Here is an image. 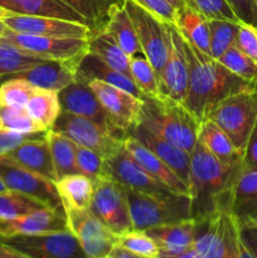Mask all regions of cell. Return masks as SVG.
Masks as SVG:
<instances>
[{"label": "cell", "mask_w": 257, "mask_h": 258, "mask_svg": "<svg viewBox=\"0 0 257 258\" xmlns=\"http://www.w3.org/2000/svg\"><path fill=\"white\" fill-rule=\"evenodd\" d=\"M183 48L189 68L188 95L184 106L199 122L207 120L211 111L224 98L257 86V82H249L232 73L185 37H183Z\"/></svg>", "instance_id": "cell-1"}, {"label": "cell", "mask_w": 257, "mask_h": 258, "mask_svg": "<svg viewBox=\"0 0 257 258\" xmlns=\"http://www.w3.org/2000/svg\"><path fill=\"white\" fill-rule=\"evenodd\" d=\"M243 163L226 164L197 143L190 153L189 197L191 219L207 218L219 212H229L234 183Z\"/></svg>", "instance_id": "cell-2"}, {"label": "cell", "mask_w": 257, "mask_h": 258, "mask_svg": "<svg viewBox=\"0 0 257 258\" xmlns=\"http://www.w3.org/2000/svg\"><path fill=\"white\" fill-rule=\"evenodd\" d=\"M140 125L191 153L198 143L199 122L183 105L166 97L144 100Z\"/></svg>", "instance_id": "cell-3"}, {"label": "cell", "mask_w": 257, "mask_h": 258, "mask_svg": "<svg viewBox=\"0 0 257 258\" xmlns=\"http://www.w3.org/2000/svg\"><path fill=\"white\" fill-rule=\"evenodd\" d=\"M125 190L134 231H146L161 224L191 218L189 196L173 191L153 194L127 188Z\"/></svg>", "instance_id": "cell-4"}, {"label": "cell", "mask_w": 257, "mask_h": 258, "mask_svg": "<svg viewBox=\"0 0 257 258\" xmlns=\"http://www.w3.org/2000/svg\"><path fill=\"white\" fill-rule=\"evenodd\" d=\"M228 135L234 148L243 156L257 120V86L224 98L208 115Z\"/></svg>", "instance_id": "cell-5"}, {"label": "cell", "mask_w": 257, "mask_h": 258, "mask_svg": "<svg viewBox=\"0 0 257 258\" xmlns=\"http://www.w3.org/2000/svg\"><path fill=\"white\" fill-rule=\"evenodd\" d=\"M238 226L231 212L196 221L193 247L204 258H237Z\"/></svg>", "instance_id": "cell-6"}, {"label": "cell", "mask_w": 257, "mask_h": 258, "mask_svg": "<svg viewBox=\"0 0 257 258\" xmlns=\"http://www.w3.org/2000/svg\"><path fill=\"white\" fill-rule=\"evenodd\" d=\"M3 39L15 45L23 52L43 60L67 63L77 67L81 58L88 52V39L80 38H55L43 35L23 34L8 30Z\"/></svg>", "instance_id": "cell-7"}, {"label": "cell", "mask_w": 257, "mask_h": 258, "mask_svg": "<svg viewBox=\"0 0 257 258\" xmlns=\"http://www.w3.org/2000/svg\"><path fill=\"white\" fill-rule=\"evenodd\" d=\"M91 212L117 237L134 231L126 190L111 176L95 181Z\"/></svg>", "instance_id": "cell-8"}, {"label": "cell", "mask_w": 257, "mask_h": 258, "mask_svg": "<svg viewBox=\"0 0 257 258\" xmlns=\"http://www.w3.org/2000/svg\"><path fill=\"white\" fill-rule=\"evenodd\" d=\"M140 43L143 54L153 66L156 76H160L169 54V34L166 23H163L151 13L146 12L133 2L123 3Z\"/></svg>", "instance_id": "cell-9"}, {"label": "cell", "mask_w": 257, "mask_h": 258, "mask_svg": "<svg viewBox=\"0 0 257 258\" xmlns=\"http://www.w3.org/2000/svg\"><path fill=\"white\" fill-rule=\"evenodd\" d=\"M0 242L32 258H88L70 229L8 237L0 238Z\"/></svg>", "instance_id": "cell-10"}, {"label": "cell", "mask_w": 257, "mask_h": 258, "mask_svg": "<svg viewBox=\"0 0 257 258\" xmlns=\"http://www.w3.org/2000/svg\"><path fill=\"white\" fill-rule=\"evenodd\" d=\"M68 229L78 239L88 258H105L117 244L118 237L113 234L90 208H65Z\"/></svg>", "instance_id": "cell-11"}, {"label": "cell", "mask_w": 257, "mask_h": 258, "mask_svg": "<svg viewBox=\"0 0 257 258\" xmlns=\"http://www.w3.org/2000/svg\"><path fill=\"white\" fill-rule=\"evenodd\" d=\"M53 130L62 133L77 145L96 151L105 160L116 155L123 148L125 141L107 134L88 118L73 115L67 111L60 112Z\"/></svg>", "instance_id": "cell-12"}, {"label": "cell", "mask_w": 257, "mask_h": 258, "mask_svg": "<svg viewBox=\"0 0 257 258\" xmlns=\"http://www.w3.org/2000/svg\"><path fill=\"white\" fill-rule=\"evenodd\" d=\"M0 178L9 190L32 197L49 208H63L54 181L24 168L8 155H0Z\"/></svg>", "instance_id": "cell-13"}, {"label": "cell", "mask_w": 257, "mask_h": 258, "mask_svg": "<svg viewBox=\"0 0 257 258\" xmlns=\"http://www.w3.org/2000/svg\"><path fill=\"white\" fill-rule=\"evenodd\" d=\"M87 86L98 98L113 125L128 136L130 131L140 123L144 100L97 80L90 81Z\"/></svg>", "instance_id": "cell-14"}, {"label": "cell", "mask_w": 257, "mask_h": 258, "mask_svg": "<svg viewBox=\"0 0 257 258\" xmlns=\"http://www.w3.org/2000/svg\"><path fill=\"white\" fill-rule=\"evenodd\" d=\"M169 34V54L159 76V88L163 97L183 103L188 95L189 68L183 48V37L175 24H166Z\"/></svg>", "instance_id": "cell-15"}, {"label": "cell", "mask_w": 257, "mask_h": 258, "mask_svg": "<svg viewBox=\"0 0 257 258\" xmlns=\"http://www.w3.org/2000/svg\"><path fill=\"white\" fill-rule=\"evenodd\" d=\"M58 95H59L62 111H67L73 115L88 118L100 126L103 131L115 138L122 139V140L127 138L125 133L118 130L113 125L108 113L106 112L98 98L86 83L77 81L58 92Z\"/></svg>", "instance_id": "cell-16"}, {"label": "cell", "mask_w": 257, "mask_h": 258, "mask_svg": "<svg viewBox=\"0 0 257 258\" xmlns=\"http://www.w3.org/2000/svg\"><path fill=\"white\" fill-rule=\"evenodd\" d=\"M2 19L10 30L23 33V34L55 38H80V39H90L92 35V32L86 24L71 22V20L57 19V18L9 13Z\"/></svg>", "instance_id": "cell-17"}, {"label": "cell", "mask_w": 257, "mask_h": 258, "mask_svg": "<svg viewBox=\"0 0 257 258\" xmlns=\"http://www.w3.org/2000/svg\"><path fill=\"white\" fill-rule=\"evenodd\" d=\"M105 168L108 176L127 189L153 194L170 191L150 174L146 173L143 166L136 163L123 148L112 158L105 160Z\"/></svg>", "instance_id": "cell-18"}, {"label": "cell", "mask_w": 257, "mask_h": 258, "mask_svg": "<svg viewBox=\"0 0 257 258\" xmlns=\"http://www.w3.org/2000/svg\"><path fill=\"white\" fill-rule=\"evenodd\" d=\"M68 229L65 208H44L9 221H0V238L32 236Z\"/></svg>", "instance_id": "cell-19"}, {"label": "cell", "mask_w": 257, "mask_h": 258, "mask_svg": "<svg viewBox=\"0 0 257 258\" xmlns=\"http://www.w3.org/2000/svg\"><path fill=\"white\" fill-rule=\"evenodd\" d=\"M128 135L135 138L139 143L143 144L164 163L168 164L175 171L176 175L188 185L189 171H190V153L179 148L178 145L170 143L166 139L161 138L149 128L144 127L140 123L134 127Z\"/></svg>", "instance_id": "cell-20"}, {"label": "cell", "mask_w": 257, "mask_h": 258, "mask_svg": "<svg viewBox=\"0 0 257 258\" xmlns=\"http://www.w3.org/2000/svg\"><path fill=\"white\" fill-rule=\"evenodd\" d=\"M123 149L133 156L136 163L143 166L146 173L150 174L165 188H168L173 193L189 196L188 185L176 175L175 171L168 164L164 163L160 158H158L153 151L139 143L135 138L128 135L123 141Z\"/></svg>", "instance_id": "cell-21"}, {"label": "cell", "mask_w": 257, "mask_h": 258, "mask_svg": "<svg viewBox=\"0 0 257 258\" xmlns=\"http://www.w3.org/2000/svg\"><path fill=\"white\" fill-rule=\"evenodd\" d=\"M76 75H77V80L86 83V85L90 81L97 80L121 88V90L131 93L140 100L146 98V96L135 85L133 78L108 67L105 62H102L100 58L90 52L86 53L78 62L77 67H76Z\"/></svg>", "instance_id": "cell-22"}, {"label": "cell", "mask_w": 257, "mask_h": 258, "mask_svg": "<svg viewBox=\"0 0 257 258\" xmlns=\"http://www.w3.org/2000/svg\"><path fill=\"white\" fill-rule=\"evenodd\" d=\"M229 212L237 223L257 222V169L242 166L231 196Z\"/></svg>", "instance_id": "cell-23"}, {"label": "cell", "mask_w": 257, "mask_h": 258, "mask_svg": "<svg viewBox=\"0 0 257 258\" xmlns=\"http://www.w3.org/2000/svg\"><path fill=\"white\" fill-rule=\"evenodd\" d=\"M14 77L28 81L35 88L60 92L72 83L77 82L76 68L67 63L45 60L30 70L14 75Z\"/></svg>", "instance_id": "cell-24"}, {"label": "cell", "mask_w": 257, "mask_h": 258, "mask_svg": "<svg viewBox=\"0 0 257 258\" xmlns=\"http://www.w3.org/2000/svg\"><path fill=\"white\" fill-rule=\"evenodd\" d=\"M7 155L24 168L30 169L49 180L55 181L58 179L45 134L43 136H39L38 134Z\"/></svg>", "instance_id": "cell-25"}, {"label": "cell", "mask_w": 257, "mask_h": 258, "mask_svg": "<svg viewBox=\"0 0 257 258\" xmlns=\"http://www.w3.org/2000/svg\"><path fill=\"white\" fill-rule=\"evenodd\" d=\"M0 7L13 14L57 18L86 24V20L62 0H0Z\"/></svg>", "instance_id": "cell-26"}, {"label": "cell", "mask_w": 257, "mask_h": 258, "mask_svg": "<svg viewBox=\"0 0 257 258\" xmlns=\"http://www.w3.org/2000/svg\"><path fill=\"white\" fill-rule=\"evenodd\" d=\"M194 228L196 221L190 218L153 227L145 232L156 242L160 251L174 253L193 247Z\"/></svg>", "instance_id": "cell-27"}, {"label": "cell", "mask_w": 257, "mask_h": 258, "mask_svg": "<svg viewBox=\"0 0 257 258\" xmlns=\"http://www.w3.org/2000/svg\"><path fill=\"white\" fill-rule=\"evenodd\" d=\"M63 208H90L95 193V181L83 174H70L54 181Z\"/></svg>", "instance_id": "cell-28"}, {"label": "cell", "mask_w": 257, "mask_h": 258, "mask_svg": "<svg viewBox=\"0 0 257 258\" xmlns=\"http://www.w3.org/2000/svg\"><path fill=\"white\" fill-rule=\"evenodd\" d=\"M198 143L212 155L226 164L242 163V154L234 148L226 133L212 120L202 121L198 131Z\"/></svg>", "instance_id": "cell-29"}, {"label": "cell", "mask_w": 257, "mask_h": 258, "mask_svg": "<svg viewBox=\"0 0 257 258\" xmlns=\"http://www.w3.org/2000/svg\"><path fill=\"white\" fill-rule=\"evenodd\" d=\"M77 12L92 34L103 32L111 15L123 7L125 0H62Z\"/></svg>", "instance_id": "cell-30"}, {"label": "cell", "mask_w": 257, "mask_h": 258, "mask_svg": "<svg viewBox=\"0 0 257 258\" xmlns=\"http://www.w3.org/2000/svg\"><path fill=\"white\" fill-rule=\"evenodd\" d=\"M25 110L43 131L50 130L62 112L59 95L54 91L35 88Z\"/></svg>", "instance_id": "cell-31"}, {"label": "cell", "mask_w": 257, "mask_h": 258, "mask_svg": "<svg viewBox=\"0 0 257 258\" xmlns=\"http://www.w3.org/2000/svg\"><path fill=\"white\" fill-rule=\"evenodd\" d=\"M88 52L100 58L108 67L131 77L130 55L126 54L105 30L91 35L88 39Z\"/></svg>", "instance_id": "cell-32"}, {"label": "cell", "mask_w": 257, "mask_h": 258, "mask_svg": "<svg viewBox=\"0 0 257 258\" xmlns=\"http://www.w3.org/2000/svg\"><path fill=\"white\" fill-rule=\"evenodd\" d=\"M175 25L183 37L193 43L199 50L211 55L208 20L203 15L185 5L178 10Z\"/></svg>", "instance_id": "cell-33"}, {"label": "cell", "mask_w": 257, "mask_h": 258, "mask_svg": "<svg viewBox=\"0 0 257 258\" xmlns=\"http://www.w3.org/2000/svg\"><path fill=\"white\" fill-rule=\"evenodd\" d=\"M45 139L49 145L58 178L80 173L76 163V144L62 133L53 128L45 131Z\"/></svg>", "instance_id": "cell-34"}, {"label": "cell", "mask_w": 257, "mask_h": 258, "mask_svg": "<svg viewBox=\"0 0 257 258\" xmlns=\"http://www.w3.org/2000/svg\"><path fill=\"white\" fill-rule=\"evenodd\" d=\"M105 32H107L113 38V40L120 45V48H122L123 52L130 57L143 54L135 28H134L133 22L123 7L116 10L111 15L105 28Z\"/></svg>", "instance_id": "cell-35"}, {"label": "cell", "mask_w": 257, "mask_h": 258, "mask_svg": "<svg viewBox=\"0 0 257 258\" xmlns=\"http://www.w3.org/2000/svg\"><path fill=\"white\" fill-rule=\"evenodd\" d=\"M44 208L49 207L29 196L9 189L0 191V221H9Z\"/></svg>", "instance_id": "cell-36"}, {"label": "cell", "mask_w": 257, "mask_h": 258, "mask_svg": "<svg viewBox=\"0 0 257 258\" xmlns=\"http://www.w3.org/2000/svg\"><path fill=\"white\" fill-rule=\"evenodd\" d=\"M42 62L45 60L23 52L10 43L4 42L0 44V77L24 72Z\"/></svg>", "instance_id": "cell-37"}, {"label": "cell", "mask_w": 257, "mask_h": 258, "mask_svg": "<svg viewBox=\"0 0 257 258\" xmlns=\"http://www.w3.org/2000/svg\"><path fill=\"white\" fill-rule=\"evenodd\" d=\"M130 72L135 85L146 97H163L159 88L158 76L145 55L138 54L130 57Z\"/></svg>", "instance_id": "cell-38"}, {"label": "cell", "mask_w": 257, "mask_h": 258, "mask_svg": "<svg viewBox=\"0 0 257 258\" xmlns=\"http://www.w3.org/2000/svg\"><path fill=\"white\" fill-rule=\"evenodd\" d=\"M238 23L221 19L208 20L211 55L214 59L221 58L229 48L236 45Z\"/></svg>", "instance_id": "cell-39"}, {"label": "cell", "mask_w": 257, "mask_h": 258, "mask_svg": "<svg viewBox=\"0 0 257 258\" xmlns=\"http://www.w3.org/2000/svg\"><path fill=\"white\" fill-rule=\"evenodd\" d=\"M35 87L23 78L14 77L0 85V106L25 108Z\"/></svg>", "instance_id": "cell-40"}, {"label": "cell", "mask_w": 257, "mask_h": 258, "mask_svg": "<svg viewBox=\"0 0 257 258\" xmlns=\"http://www.w3.org/2000/svg\"><path fill=\"white\" fill-rule=\"evenodd\" d=\"M217 60L238 77L249 81V82H257V63L247 57L236 45L229 48Z\"/></svg>", "instance_id": "cell-41"}, {"label": "cell", "mask_w": 257, "mask_h": 258, "mask_svg": "<svg viewBox=\"0 0 257 258\" xmlns=\"http://www.w3.org/2000/svg\"><path fill=\"white\" fill-rule=\"evenodd\" d=\"M117 244L145 258H159L160 248L145 231H131L118 237Z\"/></svg>", "instance_id": "cell-42"}, {"label": "cell", "mask_w": 257, "mask_h": 258, "mask_svg": "<svg viewBox=\"0 0 257 258\" xmlns=\"http://www.w3.org/2000/svg\"><path fill=\"white\" fill-rule=\"evenodd\" d=\"M0 117H2L3 126L8 130L20 134L43 133L42 127L30 117L25 108L0 106Z\"/></svg>", "instance_id": "cell-43"}, {"label": "cell", "mask_w": 257, "mask_h": 258, "mask_svg": "<svg viewBox=\"0 0 257 258\" xmlns=\"http://www.w3.org/2000/svg\"><path fill=\"white\" fill-rule=\"evenodd\" d=\"M184 3L186 7L203 15L207 20L221 19L239 22L227 0H184Z\"/></svg>", "instance_id": "cell-44"}, {"label": "cell", "mask_w": 257, "mask_h": 258, "mask_svg": "<svg viewBox=\"0 0 257 258\" xmlns=\"http://www.w3.org/2000/svg\"><path fill=\"white\" fill-rule=\"evenodd\" d=\"M76 163L78 171L96 181L97 179L107 176L105 168V159L96 151L83 148L76 144Z\"/></svg>", "instance_id": "cell-45"}, {"label": "cell", "mask_w": 257, "mask_h": 258, "mask_svg": "<svg viewBox=\"0 0 257 258\" xmlns=\"http://www.w3.org/2000/svg\"><path fill=\"white\" fill-rule=\"evenodd\" d=\"M236 47L257 63V27L239 22Z\"/></svg>", "instance_id": "cell-46"}, {"label": "cell", "mask_w": 257, "mask_h": 258, "mask_svg": "<svg viewBox=\"0 0 257 258\" xmlns=\"http://www.w3.org/2000/svg\"><path fill=\"white\" fill-rule=\"evenodd\" d=\"M135 4L151 13L166 24H175L178 10L168 2V0H133Z\"/></svg>", "instance_id": "cell-47"}, {"label": "cell", "mask_w": 257, "mask_h": 258, "mask_svg": "<svg viewBox=\"0 0 257 258\" xmlns=\"http://www.w3.org/2000/svg\"><path fill=\"white\" fill-rule=\"evenodd\" d=\"M38 134L40 133L20 134L12 130H8V128H2L0 130V155H7L10 151H13L18 146L22 145L23 143L37 136Z\"/></svg>", "instance_id": "cell-48"}, {"label": "cell", "mask_w": 257, "mask_h": 258, "mask_svg": "<svg viewBox=\"0 0 257 258\" xmlns=\"http://www.w3.org/2000/svg\"><path fill=\"white\" fill-rule=\"evenodd\" d=\"M234 14L246 24L257 27V8L254 0H227Z\"/></svg>", "instance_id": "cell-49"}, {"label": "cell", "mask_w": 257, "mask_h": 258, "mask_svg": "<svg viewBox=\"0 0 257 258\" xmlns=\"http://www.w3.org/2000/svg\"><path fill=\"white\" fill-rule=\"evenodd\" d=\"M237 226L241 242L253 258H257V224L237 223Z\"/></svg>", "instance_id": "cell-50"}, {"label": "cell", "mask_w": 257, "mask_h": 258, "mask_svg": "<svg viewBox=\"0 0 257 258\" xmlns=\"http://www.w3.org/2000/svg\"><path fill=\"white\" fill-rule=\"evenodd\" d=\"M242 163H243V166H247V168L257 169V120L244 149Z\"/></svg>", "instance_id": "cell-51"}, {"label": "cell", "mask_w": 257, "mask_h": 258, "mask_svg": "<svg viewBox=\"0 0 257 258\" xmlns=\"http://www.w3.org/2000/svg\"><path fill=\"white\" fill-rule=\"evenodd\" d=\"M159 258H204L197 251L194 247H190V248H186L181 252H174V253H170V252H163L160 251L159 253Z\"/></svg>", "instance_id": "cell-52"}, {"label": "cell", "mask_w": 257, "mask_h": 258, "mask_svg": "<svg viewBox=\"0 0 257 258\" xmlns=\"http://www.w3.org/2000/svg\"><path fill=\"white\" fill-rule=\"evenodd\" d=\"M0 258H32L23 252L0 242Z\"/></svg>", "instance_id": "cell-53"}, {"label": "cell", "mask_w": 257, "mask_h": 258, "mask_svg": "<svg viewBox=\"0 0 257 258\" xmlns=\"http://www.w3.org/2000/svg\"><path fill=\"white\" fill-rule=\"evenodd\" d=\"M108 256L112 258H145L139 256V254L133 253V252L127 251V249L122 248V247L118 246V244H116V246L113 247V249L111 251V253L108 254Z\"/></svg>", "instance_id": "cell-54"}, {"label": "cell", "mask_w": 257, "mask_h": 258, "mask_svg": "<svg viewBox=\"0 0 257 258\" xmlns=\"http://www.w3.org/2000/svg\"><path fill=\"white\" fill-rule=\"evenodd\" d=\"M237 258H253L251 253L248 252V249L243 246V243L239 239L238 242V252H237Z\"/></svg>", "instance_id": "cell-55"}, {"label": "cell", "mask_w": 257, "mask_h": 258, "mask_svg": "<svg viewBox=\"0 0 257 258\" xmlns=\"http://www.w3.org/2000/svg\"><path fill=\"white\" fill-rule=\"evenodd\" d=\"M168 2L170 3V4L173 5L176 10H179V9H181V8L185 7V3H184V0H168Z\"/></svg>", "instance_id": "cell-56"}, {"label": "cell", "mask_w": 257, "mask_h": 258, "mask_svg": "<svg viewBox=\"0 0 257 258\" xmlns=\"http://www.w3.org/2000/svg\"><path fill=\"white\" fill-rule=\"evenodd\" d=\"M8 30H9V28L5 25V23L3 22V19H0V38H4V35L7 34Z\"/></svg>", "instance_id": "cell-57"}, {"label": "cell", "mask_w": 257, "mask_h": 258, "mask_svg": "<svg viewBox=\"0 0 257 258\" xmlns=\"http://www.w3.org/2000/svg\"><path fill=\"white\" fill-rule=\"evenodd\" d=\"M7 14H9V12H7V10L3 9V8L0 7V19H2V18H4Z\"/></svg>", "instance_id": "cell-58"}, {"label": "cell", "mask_w": 257, "mask_h": 258, "mask_svg": "<svg viewBox=\"0 0 257 258\" xmlns=\"http://www.w3.org/2000/svg\"><path fill=\"white\" fill-rule=\"evenodd\" d=\"M4 190H8V188L5 186L4 181L2 180V178H0V191H4Z\"/></svg>", "instance_id": "cell-59"}, {"label": "cell", "mask_w": 257, "mask_h": 258, "mask_svg": "<svg viewBox=\"0 0 257 258\" xmlns=\"http://www.w3.org/2000/svg\"><path fill=\"white\" fill-rule=\"evenodd\" d=\"M2 128H4V126H3V121H2V117H0V130Z\"/></svg>", "instance_id": "cell-60"}, {"label": "cell", "mask_w": 257, "mask_h": 258, "mask_svg": "<svg viewBox=\"0 0 257 258\" xmlns=\"http://www.w3.org/2000/svg\"><path fill=\"white\" fill-rule=\"evenodd\" d=\"M4 42H5V40L3 39V38H0V44H2V43H4Z\"/></svg>", "instance_id": "cell-61"}, {"label": "cell", "mask_w": 257, "mask_h": 258, "mask_svg": "<svg viewBox=\"0 0 257 258\" xmlns=\"http://www.w3.org/2000/svg\"><path fill=\"white\" fill-rule=\"evenodd\" d=\"M254 3H256V8H257V0H254Z\"/></svg>", "instance_id": "cell-62"}, {"label": "cell", "mask_w": 257, "mask_h": 258, "mask_svg": "<svg viewBox=\"0 0 257 258\" xmlns=\"http://www.w3.org/2000/svg\"><path fill=\"white\" fill-rule=\"evenodd\" d=\"M105 258H112V257H110V256H107V257H105Z\"/></svg>", "instance_id": "cell-63"}, {"label": "cell", "mask_w": 257, "mask_h": 258, "mask_svg": "<svg viewBox=\"0 0 257 258\" xmlns=\"http://www.w3.org/2000/svg\"><path fill=\"white\" fill-rule=\"evenodd\" d=\"M254 224H257V222H256V223H254Z\"/></svg>", "instance_id": "cell-64"}]
</instances>
